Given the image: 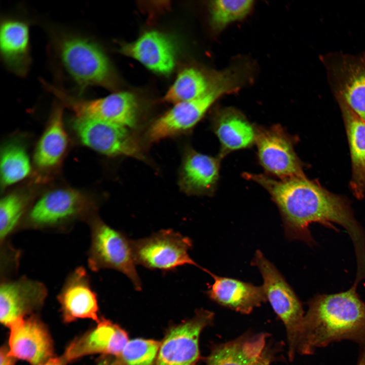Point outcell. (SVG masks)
I'll return each instance as SVG.
<instances>
[{
    "label": "cell",
    "instance_id": "cell-24",
    "mask_svg": "<svg viewBox=\"0 0 365 365\" xmlns=\"http://www.w3.org/2000/svg\"><path fill=\"white\" fill-rule=\"evenodd\" d=\"M215 132L223 151L237 150L251 145L256 139V131L243 116L232 111L222 113L217 118Z\"/></svg>",
    "mask_w": 365,
    "mask_h": 365
},
{
    "label": "cell",
    "instance_id": "cell-32",
    "mask_svg": "<svg viewBox=\"0 0 365 365\" xmlns=\"http://www.w3.org/2000/svg\"><path fill=\"white\" fill-rule=\"evenodd\" d=\"M273 357L272 350L266 347L261 355L253 365H270Z\"/></svg>",
    "mask_w": 365,
    "mask_h": 365
},
{
    "label": "cell",
    "instance_id": "cell-2",
    "mask_svg": "<svg viewBox=\"0 0 365 365\" xmlns=\"http://www.w3.org/2000/svg\"><path fill=\"white\" fill-rule=\"evenodd\" d=\"M356 287L318 295L308 303L297 353L312 354L318 348L343 340L365 343V303Z\"/></svg>",
    "mask_w": 365,
    "mask_h": 365
},
{
    "label": "cell",
    "instance_id": "cell-5",
    "mask_svg": "<svg viewBox=\"0 0 365 365\" xmlns=\"http://www.w3.org/2000/svg\"><path fill=\"white\" fill-rule=\"evenodd\" d=\"M251 264L259 269L267 300L285 326L288 357L293 361L297 353L305 315L302 304L280 272L261 250L256 251Z\"/></svg>",
    "mask_w": 365,
    "mask_h": 365
},
{
    "label": "cell",
    "instance_id": "cell-23",
    "mask_svg": "<svg viewBox=\"0 0 365 365\" xmlns=\"http://www.w3.org/2000/svg\"><path fill=\"white\" fill-rule=\"evenodd\" d=\"M67 145L68 137L63 124L62 108L56 106L35 149L34 161L37 168L41 170H49L58 166Z\"/></svg>",
    "mask_w": 365,
    "mask_h": 365
},
{
    "label": "cell",
    "instance_id": "cell-19",
    "mask_svg": "<svg viewBox=\"0 0 365 365\" xmlns=\"http://www.w3.org/2000/svg\"><path fill=\"white\" fill-rule=\"evenodd\" d=\"M29 29L23 20L6 18L1 22L2 58L11 71L20 77L27 74L31 63Z\"/></svg>",
    "mask_w": 365,
    "mask_h": 365
},
{
    "label": "cell",
    "instance_id": "cell-30",
    "mask_svg": "<svg viewBox=\"0 0 365 365\" xmlns=\"http://www.w3.org/2000/svg\"><path fill=\"white\" fill-rule=\"evenodd\" d=\"M160 345L154 340L135 339L127 342L120 355L126 365H152Z\"/></svg>",
    "mask_w": 365,
    "mask_h": 365
},
{
    "label": "cell",
    "instance_id": "cell-1",
    "mask_svg": "<svg viewBox=\"0 0 365 365\" xmlns=\"http://www.w3.org/2000/svg\"><path fill=\"white\" fill-rule=\"evenodd\" d=\"M246 175L268 191L280 211L285 233L289 239L312 245L311 224L334 228L332 223H335L345 228L355 249L365 247V232L345 197L330 192L316 180L306 176L278 180L261 174Z\"/></svg>",
    "mask_w": 365,
    "mask_h": 365
},
{
    "label": "cell",
    "instance_id": "cell-18",
    "mask_svg": "<svg viewBox=\"0 0 365 365\" xmlns=\"http://www.w3.org/2000/svg\"><path fill=\"white\" fill-rule=\"evenodd\" d=\"M120 51L158 73L167 74L175 65V49L172 42L156 31L146 32L136 41L123 45Z\"/></svg>",
    "mask_w": 365,
    "mask_h": 365
},
{
    "label": "cell",
    "instance_id": "cell-17",
    "mask_svg": "<svg viewBox=\"0 0 365 365\" xmlns=\"http://www.w3.org/2000/svg\"><path fill=\"white\" fill-rule=\"evenodd\" d=\"M127 342L124 330L110 320L102 319L96 327L72 341L63 355L69 362L96 353L120 355Z\"/></svg>",
    "mask_w": 365,
    "mask_h": 365
},
{
    "label": "cell",
    "instance_id": "cell-14",
    "mask_svg": "<svg viewBox=\"0 0 365 365\" xmlns=\"http://www.w3.org/2000/svg\"><path fill=\"white\" fill-rule=\"evenodd\" d=\"M9 351L31 365H42L54 355L49 330L35 315L19 319L10 326Z\"/></svg>",
    "mask_w": 365,
    "mask_h": 365
},
{
    "label": "cell",
    "instance_id": "cell-9",
    "mask_svg": "<svg viewBox=\"0 0 365 365\" xmlns=\"http://www.w3.org/2000/svg\"><path fill=\"white\" fill-rule=\"evenodd\" d=\"M43 86L73 111L76 116L116 124L129 129L137 126L138 104L134 96L129 92H117L102 98L87 100L71 96L46 82Z\"/></svg>",
    "mask_w": 365,
    "mask_h": 365
},
{
    "label": "cell",
    "instance_id": "cell-20",
    "mask_svg": "<svg viewBox=\"0 0 365 365\" xmlns=\"http://www.w3.org/2000/svg\"><path fill=\"white\" fill-rule=\"evenodd\" d=\"M218 160L189 149L183 158L179 186L187 195H211L218 178Z\"/></svg>",
    "mask_w": 365,
    "mask_h": 365
},
{
    "label": "cell",
    "instance_id": "cell-6",
    "mask_svg": "<svg viewBox=\"0 0 365 365\" xmlns=\"http://www.w3.org/2000/svg\"><path fill=\"white\" fill-rule=\"evenodd\" d=\"M235 72L225 71L214 77L207 92L201 96L175 103L150 126L148 136L157 141L193 128L211 105L222 95L238 87Z\"/></svg>",
    "mask_w": 365,
    "mask_h": 365
},
{
    "label": "cell",
    "instance_id": "cell-13",
    "mask_svg": "<svg viewBox=\"0 0 365 365\" xmlns=\"http://www.w3.org/2000/svg\"><path fill=\"white\" fill-rule=\"evenodd\" d=\"M45 285L22 276L4 280L0 286V320L9 327L16 320L31 315L43 306L47 297Z\"/></svg>",
    "mask_w": 365,
    "mask_h": 365
},
{
    "label": "cell",
    "instance_id": "cell-8",
    "mask_svg": "<svg viewBox=\"0 0 365 365\" xmlns=\"http://www.w3.org/2000/svg\"><path fill=\"white\" fill-rule=\"evenodd\" d=\"M192 240L172 229L161 230L149 237L131 240L136 265L150 269L174 270L190 265L200 267L189 256Z\"/></svg>",
    "mask_w": 365,
    "mask_h": 365
},
{
    "label": "cell",
    "instance_id": "cell-3",
    "mask_svg": "<svg viewBox=\"0 0 365 365\" xmlns=\"http://www.w3.org/2000/svg\"><path fill=\"white\" fill-rule=\"evenodd\" d=\"M51 33L57 54L81 92L90 86H113L111 65L97 43L65 31L57 30Z\"/></svg>",
    "mask_w": 365,
    "mask_h": 365
},
{
    "label": "cell",
    "instance_id": "cell-26",
    "mask_svg": "<svg viewBox=\"0 0 365 365\" xmlns=\"http://www.w3.org/2000/svg\"><path fill=\"white\" fill-rule=\"evenodd\" d=\"M30 171V161L24 147L15 142L6 145L2 151L1 160L3 186H8L22 180Z\"/></svg>",
    "mask_w": 365,
    "mask_h": 365
},
{
    "label": "cell",
    "instance_id": "cell-25",
    "mask_svg": "<svg viewBox=\"0 0 365 365\" xmlns=\"http://www.w3.org/2000/svg\"><path fill=\"white\" fill-rule=\"evenodd\" d=\"M212 81L197 69H185L178 75L167 91L164 100L175 104L197 98L207 92Z\"/></svg>",
    "mask_w": 365,
    "mask_h": 365
},
{
    "label": "cell",
    "instance_id": "cell-7",
    "mask_svg": "<svg viewBox=\"0 0 365 365\" xmlns=\"http://www.w3.org/2000/svg\"><path fill=\"white\" fill-rule=\"evenodd\" d=\"M88 223L91 229L89 268L94 272L103 269L120 272L129 278L135 289L140 290L142 283L136 269L131 240L97 216Z\"/></svg>",
    "mask_w": 365,
    "mask_h": 365
},
{
    "label": "cell",
    "instance_id": "cell-31",
    "mask_svg": "<svg viewBox=\"0 0 365 365\" xmlns=\"http://www.w3.org/2000/svg\"><path fill=\"white\" fill-rule=\"evenodd\" d=\"M16 358L11 355L6 346L1 348L0 351V365H15Z\"/></svg>",
    "mask_w": 365,
    "mask_h": 365
},
{
    "label": "cell",
    "instance_id": "cell-10",
    "mask_svg": "<svg viewBox=\"0 0 365 365\" xmlns=\"http://www.w3.org/2000/svg\"><path fill=\"white\" fill-rule=\"evenodd\" d=\"M72 126L82 142L97 152L108 156L145 159L137 139L128 128L77 116Z\"/></svg>",
    "mask_w": 365,
    "mask_h": 365
},
{
    "label": "cell",
    "instance_id": "cell-21",
    "mask_svg": "<svg viewBox=\"0 0 365 365\" xmlns=\"http://www.w3.org/2000/svg\"><path fill=\"white\" fill-rule=\"evenodd\" d=\"M341 110L349 147L352 176L349 188L359 200L365 196V122L340 97Z\"/></svg>",
    "mask_w": 365,
    "mask_h": 365
},
{
    "label": "cell",
    "instance_id": "cell-22",
    "mask_svg": "<svg viewBox=\"0 0 365 365\" xmlns=\"http://www.w3.org/2000/svg\"><path fill=\"white\" fill-rule=\"evenodd\" d=\"M267 334H245L216 345L205 365H253L266 348Z\"/></svg>",
    "mask_w": 365,
    "mask_h": 365
},
{
    "label": "cell",
    "instance_id": "cell-11",
    "mask_svg": "<svg viewBox=\"0 0 365 365\" xmlns=\"http://www.w3.org/2000/svg\"><path fill=\"white\" fill-rule=\"evenodd\" d=\"M213 316L200 310L191 319L171 328L160 345L156 365H194L199 356L200 333Z\"/></svg>",
    "mask_w": 365,
    "mask_h": 365
},
{
    "label": "cell",
    "instance_id": "cell-12",
    "mask_svg": "<svg viewBox=\"0 0 365 365\" xmlns=\"http://www.w3.org/2000/svg\"><path fill=\"white\" fill-rule=\"evenodd\" d=\"M259 158L264 168L280 179L306 176L292 143L279 126L256 131Z\"/></svg>",
    "mask_w": 365,
    "mask_h": 365
},
{
    "label": "cell",
    "instance_id": "cell-15",
    "mask_svg": "<svg viewBox=\"0 0 365 365\" xmlns=\"http://www.w3.org/2000/svg\"><path fill=\"white\" fill-rule=\"evenodd\" d=\"M57 300L65 323L79 318L99 322L97 295L92 288L89 276L84 267H77L69 273Z\"/></svg>",
    "mask_w": 365,
    "mask_h": 365
},
{
    "label": "cell",
    "instance_id": "cell-4",
    "mask_svg": "<svg viewBox=\"0 0 365 365\" xmlns=\"http://www.w3.org/2000/svg\"><path fill=\"white\" fill-rule=\"evenodd\" d=\"M94 209L93 202L79 191L69 188L54 190L36 201L19 229L65 231L78 221L88 223L95 216L92 215Z\"/></svg>",
    "mask_w": 365,
    "mask_h": 365
},
{
    "label": "cell",
    "instance_id": "cell-28",
    "mask_svg": "<svg viewBox=\"0 0 365 365\" xmlns=\"http://www.w3.org/2000/svg\"><path fill=\"white\" fill-rule=\"evenodd\" d=\"M25 197L17 193L5 196L0 202V241L5 243L17 229L24 217L27 205Z\"/></svg>",
    "mask_w": 365,
    "mask_h": 365
},
{
    "label": "cell",
    "instance_id": "cell-16",
    "mask_svg": "<svg viewBox=\"0 0 365 365\" xmlns=\"http://www.w3.org/2000/svg\"><path fill=\"white\" fill-rule=\"evenodd\" d=\"M213 279L207 291L211 300L236 312L248 314L259 307L267 298L262 286L238 279L218 276L204 268Z\"/></svg>",
    "mask_w": 365,
    "mask_h": 365
},
{
    "label": "cell",
    "instance_id": "cell-35",
    "mask_svg": "<svg viewBox=\"0 0 365 365\" xmlns=\"http://www.w3.org/2000/svg\"><path fill=\"white\" fill-rule=\"evenodd\" d=\"M360 347L361 351L356 365H365V343Z\"/></svg>",
    "mask_w": 365,
    "mask_h": 365
},
{
    "label": "cell",
    "instance_id": "cell-27",
    "mask_svg": "<svg viewBox=\"0 0 365 365\" xmlns=\"http://www.w3.org/2000/svg\"><path fill=\"white\" fill-rule=\"evenodd\" d=\"M347 69L338 97L365 122V68L351 65Z\"/></svg>",
    "mask_w": 365,
    "mask_h": 365
},
{
    "label": "cell",
    "instance_id": "cell-33",
    "mask_svg": "<svg viewBox=\"0 0 365 365\" xmlns=\"http://www.w3.org/2000/svg\"><path fill=\"white\" fill-rule=\"evenodd\" d=\"M68 361L63 355L60 357H53L42 365H66Z\"/></svg>",
    "mask_w": 365,
    "mask_h": 365
},
{
    "label": "cell",
    "instance_id": "cell-34",
    "mask_svg": "<svg viewBox=\"0 0 365 365\" xmlns=\"http://www.w3.org/2000/svg\"><path fill=\"white\" fill-rule=\"evenodd\" d=\"M96 365H120L117 361L112 358L105 357L99 360Z\"/></svg>",
    "mask_w": 365,
    "mask_h": 365
},
{
    "label": "cell",
    "instance_id": "cell-29",
    "mask_svg": "<svg viewBox=\"0 0 365 365\" xmlns=\"http://www.w3.org/2000/svg\"><path fill=\"white\" fill-rule=\"evenodd\" d=\"M252 0H217L211 4V22L215 29H222L233 21L243 18L251 10Z\"/></svg>",
    "mask_w": 365,
    "mask_h": 365
}]
</instances>
